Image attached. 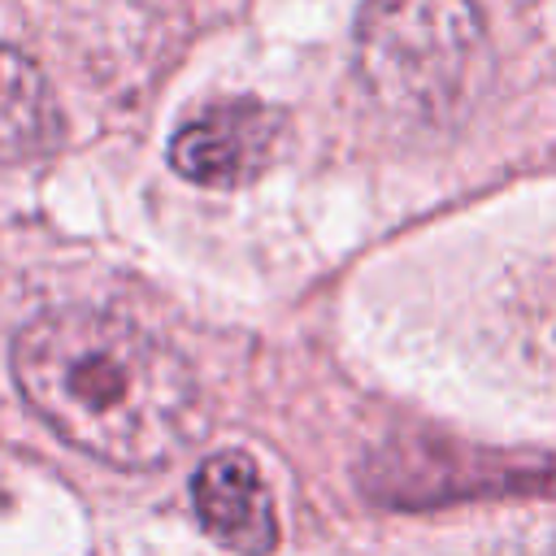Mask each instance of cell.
<instances>
[{"label": "cell", "mask_w": 556, "mask_h": 556, "mask_svg": "<svg viewBox=\"0 0 556 556\" xmlns=\"http://www.w3.org/2000/svg\"><path fill=\"white\" fill-rule=\"evenodd\" d=\"M22 400L78 452L117 469L174 460L195 421V374L161 334L104 308H48L13 339Z\"/></svg>", "instance_id": "obj_1"}, {"label": "cell", "mask_w": 556, "mask_h": 556, "mask_svg": "<svg viewBox=\"0 0 556 556\" xmlns=\"http://www.w3.org/2000/svg\"><path fill=\"white\" fill-rule=\"evenodd\" d=\"M356 70L369 96L426 126L460 122L491 87V39L473 0H365Z\"/></svg>", "instance_id": "obj_2"}, {"label": "cell", "mask_w": 556, "mask_h": 556, "mask_svg": "<svg viewBox=\"0 0 556 556\" xmlns=\"http://www.w3.org/2000/svg\"><path fill=\"white\" fill-rule=\"evenodd\" d=\"M278 135V109L256 100H222L178 126L169 139V165L200 187H239L274 161Z\"/></svg>", "instance_id": "obj_3"}, {"label": "cell", "mask_w": 556, "mask_h": 556, "mask_svg": "<svg viewBox=\"0 0 556 556\" xmlns=\"http://www.w3.org/2000/svg\"><path fill=\"white\" fill-rule=\"evenodd\" d=\"M191 504L200 526L239 556H269L278 547V513L256 460L239 447L213 452L191 473Z\"/></svg>", "instance_id": "obj_4"}, {"label": "cell", "mask_w": 556, "mask_h": 556, "mask_svg": "<svg viewBox=\"0 0 556 556\" xmlns=\"http://www.w3.org/2000/svg\"><path fill=\"white\" fill-rule=\"evenodd\" d=\"M61 143V109L43 70L0 43V161H35Z\"/></svg>", "instance_id": "obj_5"}, {"label": "cell", "mask_w": 556, "mask_h": 556, "mask_svg": "<svg viewBox=\"0 0 556 556\" xmlns=\"http://www.w3.org/2000/svg\"><path fill=\"white\" fill-rule=\"evenodd\" d=\"M508 556H556V526H547V530H534V534H526Z\"/></svg>", "instance_id": "obj_6"}]
</instances>
